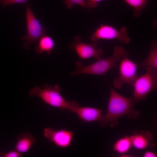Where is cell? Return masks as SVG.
<instances>
[{"label":"cell","instance_id":"obj_1","mask_svg":"<svg viewBox=\"0 0 157 157\" xmlns=\"http://www.w3.org/2000/svg\"><path fill=\"white\" fill-rule=\"evenodd\" d=\"M110 93L108 104L107 111L103 115L101 121L102 127L109 124L111 127L119 124L118 119L125 115L129 119H137L140 114L139 110L134 109L136 103L131 97H124L116 91L109 85Z\"/></svg>","mask_w":157,"mask_h":157},{"label":"cell","instance_id":"obj_2","mask_svg":"<svg viewBox=\"0 0 157 157\" xmlns=\"http://www.w3.org/2000/svg\"><path fill=\"white\" fill-rule=\"evenodd\" d=\"M128 54L123 47L116 46L114 48L112 56L104 58H101L90 65L84 66L81 62L77 61L76 63V69L71 73L70 75L75 76L85 74L101 75L105 77V74L108 71L116 67V63Z\"/></svg>","mask_w":157,"mask_h":157},{"label":"cell","instance_id":"obj_3","mask_svg":"<svg viewBox=\"0 0 157 157\" xmlns=\"http://www.w3.org/2000/svg\"><path fill=\"white\" fill-rule=\"evenodd\" d=\"M61 89L58 85L45 84L43 88L35 86L30 90L29 96L31 97L40 98L45 103L51 106L62 110H69L76 102L67 101L60 94Z\"/></svg>","mask_w":157,"mask_h":157},{"label":"cell","instance_id":"obj_4","mask_svg":"<svg viewBox=\"0 0 157 157\" xmlns=\"http://www.w3.org/2000/svg\"><path fill=\"white\" fill-rule=\"evenodd\" d=\"M145 73L138 77L132 86L133 92L131 97L137 103L144 100L147 95L157 89V68L146 67Z\"/></svg>","mask_w":157,"mask_h":157},{"label":"cell","instance_id":"obj_5","mask_svg":"<svg viewBox=\"0 0 157 157\" xmlns=\"http://www.w3.org/2000/svg\"><path fill=\"white\" fill-rule=\"evenodd\" d=\"M26 18L27 33L22 37V40L25 42L23 44L24 48L28 50L30 48L31 44L35 43L46 34L47 29L36 18L30 9L29 4L27 6Z\"/></svg>","mask_w":157,"mask_h":157},{"label":"cell","instance_id":"obj_6","mask_svg":"<svg viewBox=\"0 0 157 157\" xmlns=\"http://www.w3.org/2000/svg\"><path fill=\"white\" fill-rule=\"evenodd\" d=\"M130 39L125 26H123L118 30L112 26L103 24L96 29L90 37V40L93 42L100 40H117L121 44H129Z\"/></svg>","mask_w":157,"mask_h":157},{"label":"cell","instance_id":"obj_7","mask_svg":"<svg viewBox=\"0 0 157 157\" xmlns=\"http://www.w3.org/2000/svg\"><path fill=\"white\" fill-rule=\"evenodd\" d=\"M128 56L129 54L125 55L119 61V74L113 83L117 89H120L125 83L132 86L138 77L136 73L138 64L129 58Z\"/></svg>","mask_w":157,"mask_h":157},{"label":"cell","instance_id":"obj_8","mask_svg":"<svg viewBox=\"0 0 157 157\" xmlns=\"http://www.w3.org/2000/svg\"><path fill=\"white\" fill-rule=\"evenodd\" d=\"M98 41H93L91 44L83 42L79 36L74 38V41L71 43L69 48L76 52L81 59L84 60L94 57L97 60L101 58L103 51L101 49H99L97 46Z\"/></svg>","mask_w":157,"mask_h":157},{"label":"cell","instance_id":"obj_9","mask_svg":"<svg viewBox=\"0 0 157 157\" xmlns=\"http://www.w3.org/2000/svg\"><path fill=\"white\" fill-rule=\"evenodd\" d=\"M43 135L49 141L57 147L63 148H66L70 145L74 135L72 130H56L50 127L44 129Z\"/></svg>","mask_w":157,"mask_h":157},{"label":"cell","instance_id":"obj_10","mask_svg":"<svg viewBox=\"0 0 157 157\" xmlns=\"http://www.w3.org/2000/svg\"><path fill=\"white\" fill-rule=\"evenodd\" d=\"M69 110L71 113L76 114L84 122H100L103 115L101 110L90 107H79L78 103L71 106Z\"/></svg>","mask_w":157,"mask_h":157},{"label":"cell","instance_id":"obj_11","mask_svg":"<svg viewBox=\"0 0 157 157\" xmlns=\"http://www.w3.org/2000/svg\"><path fill=\"white\" fill-rule=\"evenodd\" d=\"M130 137L132 146L136 149L142 150L154 146V144L151 142L153 136L149 131H142L139 133L135 131Z\"/></svg>","mask_w":157,"mask_h":157},{"label":"cell","instance_id":"obj_12","mask_svg":"<svg viewBox=\"0 0 157 157\" xmlns=\"http://www.w3.org/2000/svg\"><path fill=\"white\" fill-rule=\"evenodd\" d=\"M36 141V138L30 133H21L17 137L15 150L22 154L26 153L34 146Z\"/></svg>","mask_w":157,"mask_h":157},{"label":"cell","instance_id":"obj_13","mask_svg":"<svg viewBox=\"0 0 157 157\" xmlns=\"http://www.w3.org/2000/svg\"><path fill=\"white\" fill-rule=\"evenodd\" d=\"M55 46V43L53 39L45 35L39 40L38 45L35 48V51L38 54L45 52L50 54L52 52Z\"/></svg>","mask_w":157,"mask_h":157},{"label":"cell","instance_id":"obj_14","mask_svg":"<svg viewBox=\"0 0 157 157\" xmlns=\"http://www.w3.org/2000/svg\"><path fill=\"white\" fill-rule=\"evenodd\" d=\"M138 66L141 67H150L157 68V43L155 40L151 43L150 51L147 57L138 64Z\"/></svg>","mask_w":157,"mask_h":157},{"label":"cell","instance_id":"obj_15","mask_svg":"<svg viewBox=\"0 0 157 157\" xmlns=\"http://www.w3.org/2000/svg\"><path fill=\"white\" fill-rule=\"evenodd\" d=\"M132 146L131 137L127 135L119 139L115 142L113 149L119 153L124 154L130 150Z\"/></svg>","mask_w":157,"mask_h":157},{"label":"cell","instance_id":"obj_16","mask_svg":"<svg viewBox=\"0 0 157 157\" xmlns=\"http://www.w3.org/2000/svg\"><path fill=\"white\" fill-rule=\"evenodd\" d=\"M133 9V15L136 18L140 17L146 8L147 2L152 0H123Z\"/></svg>","mask_w":157,"mask_h":157},{"label":"cell","instance_id":"obj_17","mask_svg":"<svg viewBox=\"0 0 157 157\" xmlns=\"http://www.w3.org/2000/svg\"><path fill=\"white\" fill-rule=\"evenodd\" d=\"M64 3L68 9L72 8L74 5L77 4L90 10L87 6L85 0H65L64 1Z\"/></svg>","mask_w":157,"mask_h":157},{"label":"cell","instance_id":"obj_18","mask_svg":"<svg viewBox=\"0 0 157 157\" xmlns=\"http://www.w3.org/2000/svg\"><path fill=\"white\" fill-rule=\"evenodd\" d=\"M28 0H0V3L3 7L12 4L17 3H24Z\"/></svg>","mask_w":157,"mask_h":157},{"label":"cell","instance_id":"obj_19","mask_svg":"<svg viewBox=\"0 0 157 157\" xmlns=\"http://www.w3.org/2000/svg\"><path fill=\"white\" fill-rule=\"evenodd\" d=\"M22 156V154L15 150L5 153L2 152L0 153V156L3 157H21Z\"/></svg>","mask_w":157,"mask_h":157},{"label":"cell","instance_id":"obj_20","mask_svg":"<svg viewBox=\"0 0 157 157\" xmlns=\"http://www.w3.org/2000/svg\"><path fill=\"white\" fill-rule=\"evenodd\" d=\"M103 0H86L85 2L87 6L89 8L96 7L98 6V3Z\"/></svg>","mask_w":157,"mask_h":157},{"label":"cell","instance_id":"obj_21","mask_svg":"<svg viewBox=\"0 0 157 157\" xmlns=\"http://www.w3.org/2000/svg\"><path fill=\"white\" fill-rule=\"evenodd\" d=\"M144 157H156L157 155L154 152L150 151H147L144 152L143 155Z\"/></svg>","mask_w":157,"mask_h":157}]
</instances>
